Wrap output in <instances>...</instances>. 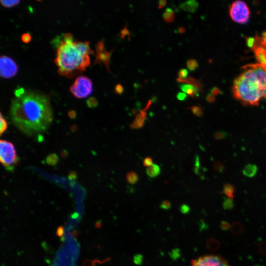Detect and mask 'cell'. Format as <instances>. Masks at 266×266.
Masks as SVG:
<instances>
[{
    "label": "cell",
    "mask_w": 266,
    "mask_h": 266,
    "mask_svg": "<svg viewBox=\"0 0 266 266\" xmlns=\"http://www.w3.org/2000/svg\"><path fill=\"white\" fill-rule=\"evenodd\" d=\"M10 113L14 125L29 136L44 132L53 120L49 99L33 91H26L22 96L13 99Z\"/></svg>",
    "instance_id": "cell-1"
},
{
    "label": "cell",
    "mask_w": 266,
    "mask_h": 266,
    "mask_svg": "<svg viewBox=\"0 0 266 266\" xmlns=\"http://www.w3.org/2000/svg\"><path fill=\"white\" fill-rule=\"evenodd\" d=\"M93 53L89 42L74 41L71 33L65 34L57 48L55 59L58 73L72 77L85 71L90 63L89 55Z\"/></svg>",
    "instance_id": "cell-2"
},
{
    "label": "cell",
    "mask_w": 266,
    "mask_h": 266,
    "mask_svg": "<svg viewBox=\"0 0 266 266\" xmlns=\"http://www.w3.org/2000/svg\"><path fill=\"white\" fill-rule=\"evenodd\" d=\"M242 68V72L233 81V95L244 105H258L266 98V66L258 63Z\"/></svg>",
    "instance_id": "cell-3"
},
{
    "label": "cell",
    "mask_w": 266,
    "mask_h": 266,
    "mask_svg": "<svg viewBox=\"0 0 266 266\" xmlns=\"http://www.w3.org/2000/svg\"><path fill=\"white\" fill-rule=\"evenodd\" d=\"M0 160L5 168L10 171L14 169L19 162V158L13 144L7 140L0 141Z\"/></svg>",
    "instance_id": "cell-4"
},
{
    "label": "cell",
    "mask_w": 266,
    "mask_h": 266,
    "mask_svg": "<svg viewBox=\"0 0 266 266\" xmlns=\"http://www.w3.org/2000/svg\"><path fill=\"white\" fill-rule=\"evenodd\" d=\"M229 15L233 21L239 24H246L250 17L249 8L245 2L237 0L230 5Z\"/></svg>",
    "instance_id": "cell-5"
},
{
    "label": "cell",
    "mask_w": 266,
    "mask_h": 266,
    "mask_svg": "<svg viewBox=\"0 0 266 266\" xmlns=\"http://www.w3.org/2000/svg\"><path fill=\"white\" fill-rule=\"evenodd\" d=\"M70 90L76 98H86L92 92V81L86 76L78 77L71 86Z\"/></svg>",
    "instance_id": "cell-6"
},
{
    "label": "cell",
    "mask_w": 266,
    "mask_h": 266,
    "mask_svg": "<svg viewBox=\"0 0 266 266\" xmlns=\"http://www.w3.org/2000/svg\"><path fill=\"white\" fill-rule=\"evenodd\" d=\"M191 266H231L223 257L207 255L194 260Z\"/></svg>",
    "instance_id": "cell-7"
},
{
    "label": "cell",
    "mask_w": 266,
    "mask_h": 266,
    "mask_svg": "<svg viewBox=\"0 0 266 266\" xmlns=\"http://www.w3.org/2000/svg\"><path fill=\"white\" fill-rule=\"evenodd\" d=\"M18 71V66L10 57L2 55L0 58V74L4 78L14 76Z\"/></svg>",
    "instance_id": "cell-8"
},
{
    "label": "cell",
    "mask_w": 266,
    "mask_h": 266,
    "mask_svg": "<svg viewBox=\"0 0 266 266\" xmlns=\"http://www.w3.org/2000/svg\"><path fill=\"white\" fill-rule=\"evenodd\" d=\"M96 56L94 63L102 62L104 64L107 71H110V57L113 49L110 51H107L104 49L99 50L96 49Z\"/></svg>",
    "instance_id": "cell-9"
},
{
    "label": "cell",
    "mask_w": 266,
    "mask_h": 266,
    "mask_svg": "<svg viewBox=\"0 0 266 266\" xmlns=\"http://www.w3.org/2000/svg\"><path fill=\"white\" fill-rule=\"evenodd\" d=\"M179 88L184 93L193 98L199 96L200 90L198 87L188 83H181Z\"/></svg>",
    "instance_id": "cell-10"
},
{
    "label": "cell",
    "mask_w": 266,
    "mask_h": 266,
    "mask_svg": "<svg viewBox=\"0 0 266 266\" xmlns=\"http://www.w3.org/2000/svg\"><path fill=\"white\" fill-rule=\"evenodd\" d=\"M146 116V112L141 110L140 112L136 115L134 121L130 125V127L134 129H138L142 128L145 123Z\"/></svg>",
    "instance_id": "cell-11"
},
{
    "label": "cell",
    "mask_w": 266,
    "mask_h": 266,
    "mask_svg": "<svg viewBox=\"0 0 266 266\" xmlns=\"http://www.w3.org/2000/svg\"><path fill=\"white\" fill-rule=\"evenodd\" d=\"M199 6L198 3L194 0H187L180 4L179 7L185 11L194 13Z\"/></svg>",
    "instance_id": "cell-12"
},
{
    "label": "cell",
    "mask_w": 266,
    "mask_h": 266,
    "mask_svg": "<svg viewBox=\"0 0 266 266\" xmlns=\"http://www.w3.org/2000/svg\"><path fill=\"white\" fill-rule=\"evenodd\" d=\"M254 52L258 63L266 66V49L259 46L255 48Z\"/></svg>",
    "instance_id": "cell-13"
},
{
    "label": "cell",
    "mask_w": 266,
    "mask_h": 266,
    "mask_svg": "<svg viewBox=\"0 0 266 266\" xmlns=\"http://www.w3.org/2000/svg\"><path fill=\"white\" fill-rule=\"evenodd\" d=\"M146 172L149 177L155 178L160 174L161 168L158 165L153 164L151 166L147 167Z\"/></svg>",
    "instance_id": "cell-14"
},
{
    "label": "cell",
    "mask_w": 266,
    "mask_h": 266,
    "mask_svg": "<svg viewBox=\"0 0 266 266\" xmlns=\"http://www.w3.org/2000/svg\"><path fill=\"white\" fill-rule=\"evenodd\" d=\"M257 167L254 164H248L243 170V174L248 177H253L257 173Z\"/></svg>",
    "instance_id": "cell-15"
},
{
    "label": "cell",
    "mask_w": 266,
    "mask_h": 266,
    "mask_svg": "<svg viewBox=\"0 0 266 266\" xmlns=\"http://www.w3.org/2000/svg\"><path fill=\"white\" fill-rule=\"evenodd\" d=\"M163 18L166 22H173L175 18V15L173 9L170 8H166L163 13Z\"/></svg>",
    "instance_id": "cell-16"
},
{
    "label": "cell",
    "mask_w": 266,
    "mask_h": 266,
    "mask_svg": "<svg viewBox=\"0 0 266 266\" xmlns=\"http://www.w3.org/2000/svg\"><path fill=\"white\" fill-rule=\"evenodd\" d=\"M223 192L229 198L232 199L234 197L235 188L230 184H225L223 188Z\"/></svg>",
    "instance_id": "cell-17"
},
{
    "label": "cell",
    "mask_w": 266,
    "mask_h": 266,
    "mask_svg": "<svg viewBox=\"0 0 266 266\" xmlns=\"http://www.w3.org/2000/svg\"><path fill=\"white\" fill-rule=\"evenodd\" d=\"M126 180L131 184H134L138 181V176L134 171H130L126 175Z\"/></svg>",
    "instance_id": "cell-18"
},
{
    "label": "cell",
    "mask_w": 266,
    "mask_h": 266,
    "mask_svg": "<svg viewBox=\"0 0 266 266\" xmlns=\"http://www.w3.org/2000/svg\"><path fill=\"white\" fill-rule=\"evenodd\" d=\"M230 229L232 233L239 234L242 232L243 227L240 223L238 222H235L232 224Z\"/></svg>",
    "instance_id": "cell-19"
},
{
    "label": "cell",
    "mask_w": 266,
    "mask_h": 266,
    "mask_svg": "<svg viewBox=\"0 0 266 266\" xmlns=\"http://www.w3.org/2000/svg\"><path fill=\"white\" fill-rule=\"evenodd\" d=\"M8 127L7 122L5 118L0 113V134L1 136Z\"/></svg>",
    "instance_id": "cell-20"
},
{
    "label": "cell",
    "mask_w": 266,
    "mask_h": 266,
    "mask_svg": "<svg viewBox=\"0 0 266 266\" xmlns=\"http://www.w3.org/2000/svg\"><path fill=\"white\" fill-rule=\"evenodd\" d=\"M20 1L18 0H0L1 4L5 7H12L20 3Z\"/></svg>",
    "instance_id": "cell-21"
},
{
    "label": "cell",
    "mask_w": 266,
    "mask_h": 266,
    "mask_svg": "<svg viewBox=\"0 0 266 266\" xmlns=\"http://www.w3.org/2000/svg\"><path fill=\"white\" fill-rule=\"evenodd\" d=\"M186 66L190 71H194L198 66V63L195 59H189L186 62Z\"/></svg>",
    "instance_id": "cell-22"
},
{
    "label": "cell",
    "mask_w": 266,
    "mask_h": 266,
    "mask_svg": "<svg viewBox=\"0 0 266 266\" xmlns=\"http://www.w3.org/2000/svg\"><path fill=\"white\" fill-rule=\"evenodd\" d=\"M190 109L192 113L197 117H201L203 115V111L200 107L198 106H193L188 108Z\"/></svg>",
    "instance_id": "cell-23"
},
{
    "label": "cell",
    "mask_w": 266,
    "mask_h": 266,
    "mask_svg": "<svg viewBox=\"0 0 266 266\" xmlns=\"http://www.w3.org/2000/svg\"><path fill=\"white\" fill-rule=\"evenodd\" d=\"M130 35L131 34L130 31L128 30L126 25L125 27L121 30L119 36L122 39H124L126 36H128V39L129 40L130 38Z\"/></svg>",
    "instance_id": "cell-24"
},
{
    "label": "cell",
    "mask_w": 266,
    "mask_h": 266,
    "mask_svg": "<svg viewBox=\"0 0 266 266\" xmlns=\"http://www.w3.org/2000/svg\"><path fill=\"white\" fill-rule=\"evenodd\" d=\"M220 246V243L218 240L212 239L209 242V248L213 251L217 250Z\"/></svg>",
    "instance_id": "cell-25"
},
{
    "label": "cell",
    "mask_w": 266,
    "mask_h": 266,
    "mask_svg": "<svg viewBox=\"0 0 266 266\" xmlns=\"http://www.w3.org/2000/svg\"><path fill=\"white\" fill-rule=\"evenodd\" d=\"M87 105L90 107H95L98 105V101L96 98L91 97L87 100Z\"/></svg>",
    "instance_id": "cell-26"
},
{
    "label": "cell",
    "mask_w": 266,
    "mask_h": 266,
    "mask_svg": "<svg viewBox=\"0 0 266 266\" xmlns=\"http://www.w3.org/2000/svg\"><path fill=\"white\" fill-rule=\"evenodd\" d=\"M189 72L188 70L185 68H182L180 69L178 72L179 78L181 79L186 78Z\"/></svg>",
    "instance_id": "cell-27"
},
{
    "label": "cell",
    "mask_w": 266,
    "mask_h": 266,
    "mask_svg": "<svg viewBox=\"0 0 266 266\" xmlns=\"http://www.w3.org/2000/svg\"><path fill=\"white\" fill-rule=\"evenodd\" d=\"M176 98L179 101H183L187 98V94L184 92H179L176 94Z\"/></svg>",
    "instance_id": "cell-28"
},
{
    "label": "cell",
    "mask_w": 266,
    "mask_h": 266,
    "mask_svg": "<svg viewBox=\"0 0 266 266\" xmlns=\"http://www.w3.org/2000/svg\"><path fill=\"white\" fill-rule=\"evenodd\" d=\"M115 92L119 95H122L124 92L123 86L121 84H117L115 86Z\"/></svg>",
    "instance_id": "cell-29"
},
{
    "label": "cell",
    "mask_w": 266,
    "mask_h": 266,
    "mask_svg": "<svg viewBox=\"0 0 266 266\" xmlns=\"http://www.w3.org/2000/svg\"><path fill=\"white\" fill-rule=\"evenodd\" d=\"M143 164L145 167H149L153 164V160L151 157H146L143 161Z\"/></svg>",
    "instance_id": "cell-30"
},
{
    "label": "cell",
    "mask_w": 266,
    "mask_h": 266,
    "mask_svg": "<svg viewBox=\"0 0 266 266\" xmlns=\"http://www.w3.org/2000/svg\"><path fill=\"white\" fill-rule=\"evenodd\" d=\"M233 202L232 199H227L224 202V207L225 209H230L233 207Z\"/></svg>",
    "instance_id": "cell-31"
},
{
    "label": "cell",
    "mask_w": 266,
    "mask_h": 266,
    "mask_svg": "<svg viewBox=\"0 0 266 266\" xmlns=\"http://www.w3.org/2000/svg\"><path fill=\"white\" fill-rule=\"evenodd\" d=\"M21 40L25 43H29L31 40V36L30 34L25 33L21 36Z\"/></svg>",
    "instance_id": "cell-32"
},
{
    "label": "cell",
    "mask_w": 266,
    "mask_h": 266,
    "mask_svg": "<svg viewBox=\"0 0 266 266\" xmlns=\"http://www.w3.org/2000/svg\"><path fill=\"white\" fill-rule=\"evenodd\" d=\"M25 92L26 91L24 88L22 87L18 88L15 90L14 92L16 98H18L22 96L25 93Z\"/></svg>",
    "instance_id": "cell-33"
},
{
    "label": "cell",
    "mask_w": 266,
    "mask_h": 266,
    "mask_svg": "<svg viewBox=\"0 0 266 266\" xmlns=\"http://www.w3.org/2000/svg\"><path fill=\"white\" fill-rule=\"evenodd\" d=\"M226 133L223 131H218L215 133L214 137L217 139H221L225 137Z\"/></svg>",
    "instance_id": "cell-34"
},
{
    "label": "cell",
    "mask_w": 266,
    "mask_h": 266,
    "mask_svg": "<svg viewBox=\"0 0 266 266\" xmlns=\"http://www.w3.org/2000/svg\"><path fill=\"white\" fill-rule=\"evenodd\" d=\"M259 249L260 252L263 255L266 254V242H263L260 244Z\"/></svg>",
    "instance_id": "cell-35"
},
{
    "label": "cell",
    "mask_w": 266,
    "mask_h": 266,
    "mask_svg": "<svg viewBox=\"0 0 266 266\" xmlns=\"http://www.w3.org/2000/svg\"><path fill=\"white\" fill-rule=\"evenodd\" d=\"M255 39L252 37H249L247 39V45L249 47H253L255 43Z\"/></svg>",
    "instance_id": "cell-36"
},
{
    "label": "cell",
    "mask_w": 266,
    "mask_h": 266,
    "mask_svg": "<svg viewBox=\"0 0 266 266\" xmlns=\"http://www.w3.org/2000/svg\"><path fill=\"white\" fill-rule=\"evenodd\" d=\"M64 234V228L62 226L58 227L56 230V235L59 237H62Z\"/></svg>",
    "instance_id": "cell-37"
},
{
    "label": "cell",
    "mask_w": 266,
    "mask_h": 266,
    "mask_svg": "<svg viewBox=\"0 0 266 266\" xmlns=\"http://www.w3.org/2000/svg\"><path fill=\"white\" fill-rule=\"evenodd\" d=\"M167 2L165 0H160L158 2V7L161 9L166 5Z\"/></svg>",
    "instance_id": "cell-38"
},
{
    "label": "cell",
    "mask_w": 266,
    "mask_h": 266,
    "mask_svg": "<svg viewBox=\"0 0 266 266\" xmlns=\"http://www.w3.org/2000/svg\"><path fill=\"white\" fill-rule=\"evenodd\" d=\"M214 99V97L211 94H208L206 97V100L209 102H213Z\"/></svg>",
    "instance_id": "cell-39"
},
{
    "label": "cell",
    "mask_w": 266,
    "mask_h": 266,
    "mask_svg": "<svg viewBox=\"0 0 266 266\" xmlns=\"http://www.w3.org/2000/svg\"><path fill=\"white\" fill-rule=\"evenodd\" d=\"M186 29L183 26L179 27L177 29V33L180 34H182L185 32Z\"/></svg>",
    "instance_id": "cell-40"
},
{
    "label": "cell",
    "mask_w": 266,
    "mask_h": 266,
    "mask_svg": "<svg viewBox=\"0 0 266 266\" xmlns=\"http://www.w3.org/2000/svg\"><path fill=\"white\" fill-rule=\"evenodd\" d=\"M152 102L151 100H148L145 107L144 109H143L142 110H142L143 111H146L147 110H148L149 108V107H150V106H151V105L152 104Z\"/></svg>",
    "instance_id": "cell-41"
},
{
    "label": "cell",
    "mask_w": 266,
    "mask_h": 266,
    "mask_svg": "<svg viewBox=\"0 0 266 266\" xmlns=\"http://www.w3.org/2000/svg\"><path fill=\"white\" fill-rule=\"evenodd\" d=\"M138 109L133 108L131 111V114L133 116H134L138 114Z\"/></svg>",
    "instance_id": "cell-42"
},
{
    "label": "cell",
    "mask_w": 266,
    "mask_h": 266,
    "mask_svg": "<svg viewBox=\"0 0 266 266\" xmlns=\"http://www.w3.org/2000/svg\"><path fill=\"white\" fill-rule=\"evenodd\" d=\"M170 206L169 202L166 201L163 202L162 206L164 208H168Z\"/></svg>",
    "instance_id": "cell-43"
},
{
    "label": "cell",
    "mask_w": 266,
    "mask_h": 266,
    "mask_svg": "<svg viewBox=\"0 0 266 266\" xmlns=\"http://www.w3.org/2000/svg\"><path fill=\"white\" fill-rule=\"evenodd\" d=\"M151 100L153 103H156L158 100V98L155 96H152Z\"/></svg>",
    "instance_id": "cell-44"
},
{
    "label": "cell",
    "mask_w": 266,
    "mask_h": 266,
    "mask_svg": "<svg viewBox=\"0 0 266 266\" xmlns=\"http://www.w3.org/2000/svg\"><path fill=\"white\" fill-rule=\"evenodd\" d=\"M221 226H222V228L224 229H226L229 226L228 224L225 222H223Z\"/></svg>",
    "instance_id": "cell-45"
}]
</instances>
